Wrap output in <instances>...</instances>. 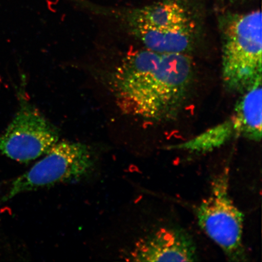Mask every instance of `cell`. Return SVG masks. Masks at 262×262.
<instances>
[{
	"instance_id": "cell-4",
	"label": "cell",
	"mask_w": 262,
	"mask_h": 262,
	"mask_svg": "<svg viewBox=\"0 0 262 262\" xmlns=\"http://www.w3.org/2000/svg\"><path fill=\"white\" fill-rule=\"evenodd\" d=\"M97 156L86 144L59 141L40 161L11 183L0 205L22 193L86 178L96 168Z\"/></svg>"
},
{
	"instance_id": "cell-8",
	"label": "cell",
	"mask_w": 262,
	"mask_h": 262,
	"mask_svg": "<svg viewBox=\"0 0 262 262\" xmlns=\"http://www.w3.org/2000/svg\"><path fill=\"white\" fill-rule=\"evenodd\" d=\"M235 106L231 118L238 131V136L248 140L260 142L261 139V78L248 89Z\"/></svg>"
},
{
	"instance_id": "cell-5",
	"label": "cell",
	"mask_w": 262,
	"mask_h": 262,
	"mask_svg": "<svg viewBox=\"0 0 262 262\" xmlns=\"http://www.w3.org/2000/svg\"><path fill=\"white\" fill-rule=\"evenodd\" d=\"M229 172L225 168L213 180L210 195L195 208V214L200 227L229 261H247L243 244L244 216L229 196Z\"/></svg>"
},
{
	"instance_id": "cell-6",
	"label": "cell",
	"mask_w": 262,
	"mask_h": 262,
	"mask_svg": "<svg viewBox=\"0 0 262 262\" xmlns=\"http://www.w3.org/2000/svg\"><path fill=\"white\" fill-rule=\"evenodd\" d=\"M19 99L17 112L0 135V154L27 164L48 153L60 141V132L24 96Z\"/></svg>"
},
{
	"instance_id": "cell-2",
	"label": "cell",
	"mask_w": 262,
	"mask_h": 262,
	"mask_svg": "<svg viewBox=\"0 0 262 262\" xmlns=\"http://www.w3.org/2000/svg\"><path fill=\"white\" fill-rule=\"evenodd\" d=\"M107 11L145 49L160 53L189 55L201 34L198 16L185 0H159L142 7Z\"/></svg>"
},
{
	"instance_id": "cell-3",
	"label": "cell",
	"mask_w": 262,
	"mask_h": 262,
	"mask_svg": "<svg viewBox=\"0 0 262 262\" xmlns=\"http://www.w3.org/2000/svg\"><path fill=\"white\" fill-rule=\"evenodd\" d=\"M222 78L226 89L244 93L261 78V14H228L219 19Z\"/></svg>"
},
{
	"instance_id": "cell-1",
	"label": "cell",
	"mask_w": 262,
	"mask_h": 262,
	"mask_svg": "<svg viewBox=\"0 0 262 262\" xmlns=\"http://www.w3.org/2000/svg\"><path fill=\"white\" fill-rule=\"evenodd\" d=\"M188 54L144 49L127 55L112 75V86L123 112L151 123L178 117L194 80Z\"/></svg>"
},
{
	"instance_id": "cell-7",
	"label": "cell",
	"mask_w": 262,
	"mask_h": 262,
	"mask_svg": "<svg viewBox=\"0 0 262 262\" xmlns=\"http://www.w3.org/2000/svg\"><path fill=\"white\" fill-rule=\"evenodd\" d=\"M136 261H194L198 253L194 241L185 229L164 227L140 240L131 253Z\"/></svg>"
},
{
	"instance_id": "cell-9",
	"label": "cell",
	"mask_w": 262,
	"mask_h": 262,
	"mask_svg": "<svg viewBox=\"0 0 262 262\" xmlns=\"http://www.w3.org/2000/svg\"><path fill=\"white\" fill-rule=\"evenodd\" d=\"M238 137L232 118L212 127L187 142L167 146L169 150H185L189 152L204 154L221 147L231 139Z\"/></svg>"
}]
</instances>
